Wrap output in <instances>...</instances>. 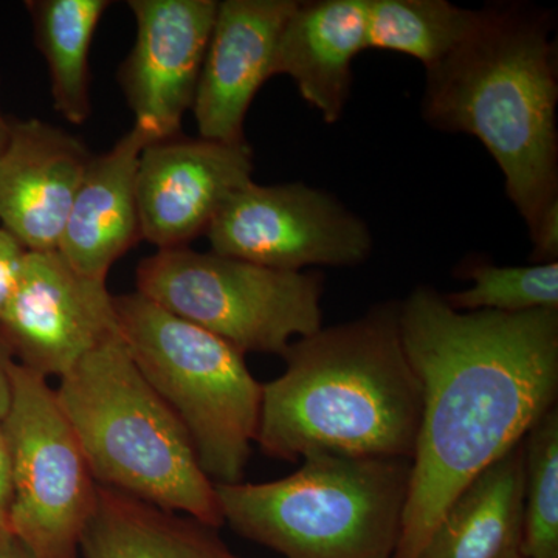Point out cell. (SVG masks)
I'll return each instance as SVG.
<instances>
[{"instance_id": "cell-18", "label": "cell", "mask_w": 558, "mask_h": 558, "mask_svg": "<svg viewBox=\"0 0 558 558\" xmlns=\"http://www.w3.org/2000/svg\"><path fill=\"white\" fill-rule=\"evenodd\" d=\"M80 554L84 558H244L227 546L218 527L101 486Z\"/></svg>"}, {"instance_id": "cell-23", "label": "cell", "mask_w": 558, "mask_h": 558, "mask_svg": "<svg viewBox=\"0 0 558 558\" xmlns=\"http://www.w3.org/2000/svg\"><path fill=\"white\" fill-rule=\"evenodd\" d=\"M11 506H13V483H11V464L5 433L0 425V550L13 542L11 529Z\"/></svg>"}, {"instance_id": "cell-27", "label": "cell", "mask_w": 558, "mask_h": 558, "mask_svg": "<svg viewBox=\"0 0 558 558\" xmlns=\"http://www.w3.org/2000/svg\"><path fill=\"white\" fill-rule=\"evenodd\" d=\"M10 120L3 116L2 106H0V154L5 148L7 142H9L10 135Z\"/></svg>"}, {"instance_id": "cell-26", "label": "cell", "mask_w": 558, "mask_h": 558, "mask_svg": "<svg viewBox=\"0 0 558 558\" xmlns=\"http://www.w3.org/2000/svg\"><path fill=\"white\" fill-rule=\"evenodd\" d=\"M0 558H35L16 539L10 543L7 548L0 550Z\"/></svg>"}, {"instance_id": "cell-7", "label": "cell", "mask_w": 558, "mask_h": 558, "mask_svg": "<svg viewBox=\"0 0 558 558\" xmlns=\"http://www.w3.org/2000/svg\"><path fill=\"white\" fill-rule=\"evenodd\" d=\"M322 271L269 269L215 252L157 250L137 267V292L229 341L242 354L284 355L323 328Z\"/></svg>"}, {"instance_id": "cell-20", "label": "cell", "mask_w": 558, "mask_h": 558, "mask_svg": "<svg viewBox=\"0 0 558 558\" xmlns=\"http://www.w3.org/2000/svg\"><path fill=\"white\" fill-rule=\"evenodd\" d=\"M478 14L447 0H368V49L409 54L428 70L468 39Z\"/></svg>"}, {"instance_id": "cell-1", "label": "cell", "mask_w": 558, "mask_h": 558, "mask_svg": "<svg viewBox=\"0 0 558 558\" xmlns=\"http://www.w3.org/2000/svg\"><path fill=\"white\" fill-rule=\"evenodd\" d=\"M399 325L422 414L395 558H414L459 492L557 407L558 311L461 312L418 286Z\"/></svg>"}, {"instance_id": "cell-5", "label": "cell", "mask_w": 558, "mask_h": 558, "mask_svg": "<svg viewBox=\"0 0 558 558\" xmlns=\"http://www.w3.org/2000/svg\"><path fill=\"white\" fill-rule=\"evenodd\" d=\"M269 483L216 484L223 523L286 558H395L411 459L317 451Z\"/></svg>"}, {"instance_id": "cell-12", "label": "cell", "mask_w": 558, "mask_h": 558, "mask_svg": "<svg viewBox=\"0 0 558 558\" xmlns=\"http://www.w3.org/2000/svg\"><path fill=\"white\" fill-rule=\"evenodd\" d=\"M247 142L174 137L149 143L137 170L142 241L157 250L189 247L234 191L253 182Z\"/></svg>"}, {"instance_id": "cell-14", "label": "cell", "mask_w": 558, "mask_h": 558, "mask_svg": "<svg viewBox=\"0 0 558 558\" xmlns=\"http://www.w3.org/2000/svg\"><path fill=\"white\" fill-rule=\"evenodd\" d=\"M296 0H223L216 11L193 113L201 138L242 143L250 105L274 76L279 33Z\"/></svg>"}, {"instance_id": "cell-22", "label": "cell", "mask_w": 558, "mask_h": 558, "mask_svg": "<svg viewBox=\"0 0 558 558\" xmlns=\"http://www.w3.org/2000/svg\"><path fill=\"white\" fill-rule=\"evenodd\" d=\"M472 286L444 295L453 310L524 314L558 311V263L534 266H495L475 263L465 266Z\"/></svg>"}, {"instance_id": "cell-10", "label": "cell", "mask_w": 558, "mask_h": 558, "mask_svg": "<svg viewBox=\"0 0 558 558\" xmlns=\"http://www.w3.org/2000/svg\"><path fill=\"white\" fill-rule=\"evenodd\" d=\"M120 332L116 296L58 252H25L0 310V341L17 365L49 379Z\"/></svg>"}, {"instance_id": "cell-15", "label": "cell", "mask_w": 558, "mask_h": 558, "mask_svg": "<svg viewBox=\"0 0 558 558\" xmlns=\"http://www.w3.org/2000/svg\"><path fill=\"white\" fill-rule=\"evenodd\" d=\"M366 49L368 0L296 2L279 33L274 76H290L301 98L337 123L351 97L352 62Z\"/></svg>"}, {"instance_id": "cell-16", "label": "cell", "mask_w": 558, "mask_h": 558, "mask_svg": "<svg viewBox=\"0 0 558 558\" xmlns=\"http://www.w3.org/2000/svg\"><path fill=\"white\" fill-rule=\"evenodd\" d=\"M149 143L132 126L112 149L92 159L57 250L80 274L106 281L110 267L142 241L137 170Z\"/></svg>"}, {"instance_id": "cell-2", "label": "cell", "mask_w": 558, "mask_h": 558, "mask_svg": "<svg viewBox=\"0 0 558 558\" xmlns=\"http://www.w3.org/2000/svg\"><path fill=\"white\" fill-rule=\"evenodd\" d=\"M549 10L499 2L480 9L468 39L425 70L422 116L486 146L529 238L558 218L557 47Z\"/></svg>"}, {"instance_id": "cell-6", "label": "cell", "mask_w": 558, "mask_h": 558, "mask_svg": "<svg viewBox=\"0 0 558 558\" xmlns=\"http://www.w3.org/2000/svg\"><path fill=\"white\" fill-rule=\"evenodd\" d=\"M116 311L121 339L189 432L208 478L244 481L263 403L245 354L142 293L116 296Z\"/></svg>"}, {"instance_id": "cell-19", "label": "cell", "mask_w": 558, "mask_h": 558, "mask_svg": "<svg viewBox=\"0 0 558 558\" xmlns=\"http://www.w3.org/2000/svg\"><path fill=\"white\" fill-rule=\"evenodd\" d=\"M109 0H28L36 47L47 62L53 108L69 123L92 112L89 57L95 31Z\"/></svg>"}, {"instance_id": "cell-8", "label": "cell", "mask_w": 558, "mask_h": 558, "mask_svg": "<svg viewBox=\"0 0 558 558\" xmlns=\"http://www.w3.org/2000/svg\"><path fill=\"white\" fill-rule=\"evenodd\" d=\"M0 425L10 453L14 539L35 558H78L98 484L57 389L14 362L10 409Z\"/></svg>"}, {"instance_id": "cell-25", "label": "cell", "mask_w": 558, "mask_h": 558, "mask_svg": "<svg viewBox=\"0 0 558 558\" xmlns=\"http://www.w3.org/2000/svg\"><path fill=\"white\" fill-rule=\"evenodd\" d=\"M14 360L0 341V422L7 416L11 400V366Z\"/></svg>"}, {"instance_id": "cell-11", "label": "cell", "mask_w": 558, "mask_h": 558, "mask_svg": "<svg viewBox=\"0 0 558 558\" xmlns=\"http://www.w3.org/2000/svg\"><path fill=\"white\" fill-rule=\"evenodd\" d=\"M216 0H130L134 47L120 65L121 90L134 112V126L150 143L179 137L193 109Z\"/></svg>"}, {"instance_id": "cell-13", "label": "cell", "mask_w": 558, "mask_h": 558, "mask_svg": "<svg viewBox=\"0 0 558 558\" xmlns=\"http://www.w3.org/2000/svg\"><path fill=\"white\" fill-rule=\"evenodd\" d=\"M92 159L83 140L61 128L11 119L0 154V229L25 252H57Z\"/></svg>"}, {"instance_id": "cell-9", "label": "cell", "mask_w": 558, "mask_h": 558, "mask_svg": "<svg viewBox=\"0 0 558 558\" xmlns=\"http://www.w3.org/2000/svg\"><path fill=\"white\" fill-rule=\"evenodd\" d=\"M205 236L218 255L286 271L354 267L373 250L365 220L301 182L247 183L226 201Z\"/></svg>"}, {"instance_id": "cell-3", "label": "cell", "mask_w": 558, "mask_h": 558, "mask_svg": "<svg viewBox=\"0 0 558 558\" xmlns=\"http://www.w3.org/2000/svg\"><path fill=\"white\" fill-rule=\"evenodd\" d=\"M399 306L376 304L290 344L284 373L263 384L256 442L266 457L413 459L422 387L403 348Z\"/></svg>"}, {"instance_id": "cell-17", "label": "cell", "mask_w": 558, "mask_h": 558, "mask_svg": "<svg viewBox=\"0 0 558 558\" xmlns=\"http://www.w3.org/2000/svg\"><path fill=\"white\" fill-rule=\"evenodd\" d=\"M521 543L520 442L459 492L414 558H523Z\"/></svg>"}, {"instance_id": "cell-4", "label": "cell", "mask_w": 558, "mask_h": 558, "mask_svg": "<svg viewBox=\"0 0 558 558\" xmlns=\"http://www.w3.org/2000/svg\"><path fill=\"white\" fill-rule=\"evenodd\" d=\"M57 396L98 486L222 526L216 484L189 432L145 379L120 332L62 376Z\"/></svg>"}, {"instance_id": "cell-24", "label": "cell", "mask_w": 558, "mask_h": 558, "mask_svg": "<svg viewBox=\"0 0 558 558\" xmlns=\"http://www.w3.org/2000/svg\"><path fill=\"white\" fill-rule=\"evenodd\" d=\"M24 255L25 250L17 244L16 240L5 230L0 229V310L13 290Z\"/></svg>"}, {"instance_id": "cell-21", "label": "cell", "mask_w": 558, "mask_h": 558, "mask_svg": "<svg viewBox=\"0 0 558 558\" xmlns=\"http://www.w3.org/2000/svg\"><path fill=\"white\" fill-rule=\"evenodd\" d=\"M523 558H558V407L546 411L521 440Z\"/></svg>"}]
</instances>
